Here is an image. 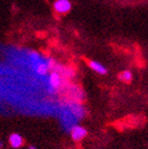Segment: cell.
Listing matches in <instances>:
<instances>
[{
    "mask_svg": "<svg viewBox=\"0 0 148 149\" xmlns=\"http://www.w3.org/2000/svg\"><path fill=\"white\" fill-rule=\"evenodd\" d=\"M71 2L69 0H57L54 2V10L59 14H66L71 10Z\"/></svg>",
    "mask_w": 148,
    "mask_h": 149,
    "instance_id": "obj_1",
    "label": "cell"
},
{
    "mask_svg": "<svg viewBox=\"0 0 148 149\" xmlns=\"http://www.w3.org/2000/svg\"><path fill=\"white\" fill-rule=\"evenodd\" d=\"M87 135V129L82 126H75L71 131V138L75 142H80Z\"/></svg>",
    "mask_w": 148,
    "mask_h": 149,
    "instance_id": "obj_2",
    "label": "cell"
},
{
    "mask_svg": "<svg viewBox=\"0 0 148 149\" xmlns=\"http://www.w3.org/2000/svg\"><path fill=\"white\" fill-rule=\"evenodd\" d=\"M60 84H61V78H60V75L57 73V72H52L50 77H49V85L52 89H57L60 87Z\"/></svg>",
    "mask_w": 148,
    "mask_h": 149,
    "instance_id": "obj_3",
    "label": "cell"
},
{
    "mask_svg": "<svg viewBox=\"0 0 148 149\" xmlns=\"http://www.w3.org/2000/svg\"><path fill=\"white\" fill-rule=\"evenodd\" d=\"M89 67L91 68L93 71L97 72L98 74L106 75L107 74V69H106L105 66H103L102 63H97V61H94V60H88Z\"/></svg>",
    "mask_w": 148,
    "mask_h": 149,
    "instance_id": "obj_4",
    "label": "cell"
},
{
    "mask_svg": "<svg viewBox=\"0 0 148 149\" xmlns=\"http://www.w3.org/2000/svg\"><path fill=\"white\" fill-rule=\"evenodd\" d=\"M10 144L13 148H19L20 146H22L23 144V139L21 138V135L18 134V133H13L11 134L9 139Z\"/></svg>",
    "mask_w": 148,
    "mask_h": 149,
    "instance_id": "obj_5",
    "label": "cell"
},
{
    "mask_svg": "<svg viewBox=\"0 0 148 149\" xmlns=\"http://www.w3.org/2000/svg\"><path fill=\"white\" fill-rule=\"evenodd\" d=\"M35 70H36V73L39 75H47L49 71V68L47 66L46 61H43V60H39V61H37L36 65H35Z\"/></svg>",
    "mask_w": 148,
    "mask_h": 149,
    "instance_id": "obj_6",
    "label": "cell"
},
{
    "mask_svg": "<svg viewBox=\"0 0 148 149\" xmlns=\"http://www.w3.org/2000/svg\"><path fill=\"white\" fill-rule=\"evenodd\" d=\"M119 78H120V80L124 81V83L129 84L131 80H132V73H131L130 71H128V70L123 71L122 73H120V74H119Z\"/></svg>",
    "mask_w": 148,
    "mask_h": 149,
    "instance_id": "obj_7",
    "label": "cell"
},
{
    "mask_svg": "<svg viewBox=\"0 0 148 149\" xmlns=\"http://www.w3.org/2000/svg\"><path fill=\"white\" fill-rule=\"evenodd\" d=\"M29 55H30V57H31L32 61H34V63H37V61H39V60H40L39 55L37 54L36 52H31Z\"/></svg>",
    "mask_w": 148,
    "mask_h": 149,
    "instance_id": "obj_8",
    "label": "cell"
},
{
    "mask_svg": "<svg viewBox=\"0 0 148 149\" xmlns=\"http://www.w3.org/2000/svg\"><path fill=\"white\" fill-rule=\"evenodd\" d=\"M29 149H36V147H34V146H30V147H29Z\"/></svg>",
    "mask_w": 148,
    "mask_h": 149,
    "instance_id": "obj_9",
    "label": "cell"
},
{
    "mask_svg": "<svg viewBox=\"0 0 148 149\" xmlns=\"http://www.w3.org/2000/svg\"><path fill=\"white\" fill-rule=\"evenodd\" d=\"M2 146H3V143H2V142H0V148H1Z\"/></svg>",
    "mask_w": 148,
    "mask_h": 149,
    "instance_id": "obj_10",
    "label": "cell"
}]
</instances>
